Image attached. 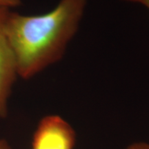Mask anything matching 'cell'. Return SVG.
Instances as JSON below:
<instances>
[{
  "instance_id": "obj_6",
  "label": "cell",
  "mask_w": 149,
  "mask_h": 149,
  "mask_svg": "<svg viewBox=\"0 0 149 149\" xmlns=\"http://www.w3.org/2000/svg\"><path fill=\"white\" fill-rule=\"evenodd\" d=\"M122 1L140 3V4L144 6L146 8H147L149 10V0H122Z\"/></svg>"
},
{
  "instance_id": "obj_1",
  "label": "cell",
  "mask_w": 149,
  "mask_h": 149,
  "mask_svg": "<svg viewBox=\"0 0 149 149\" xmlns=\"http://www.w3.org/2000/svg\"><path fill=\"white\" fill-rule=\"evenodd\" d=\"M86 5V0H60L53 10L39 15L9 11L6 31L19 77L30 79L62 58L77 33Z\"/></svg>"
},
{
  "instance_id": "obj_3",
  "label": "cell",
  "mask_w": 149,
  "mask_h": 149,
  "mask_svg": "<svg viewBox=\"0 0 149 149\" xmlns=\"http://www.w3.org/2000/svg\"><path fill=\"white\" fill-rule=\"evenodd\" d=\"M74 140V132L68 122L58 115H48L37 126L32 149H72Z\"/></svg>"
},
{
  "instance_id": "obj_5",
  "label": "cell",
  "mask_w": 149,
  "mask_h": 149,
  "mask_svg": "<svg viewBox=\"0 0 149 149\" xmlns=\"http://www.w3.org/2000/svg\"><path fill=\"white\" fill-rule=\"evenodd\" d=\"M126 149H149V144L144 142L134 143Z\"/></svg>"
},
{
  "instance_id": "obj_2",
  "label": "cell",
  "mask_w": 149,
  "mask_h": 149,
  "mask_svg": "<svg viewBox=\"0 0 149 149\" xmlns=\"http://www.w3.org/2000/svg\"><path fill=\"white\" fill-rule=\"evenodd\" d=\"M10 8L0 7V117L8 114V102L13 86L18 77L17 64L6 31Z\"/></svg>"
},
{
  "instance_id": "obj_4",
  "label": "cell",
  "mask_w": 149,
  "mask_h": 149,
  "mask_svg": "<svg viewBox=\"0 0 149 149\" xmlns=\"http://www.w3.org/2000/svg\"><path fill=\"white\" fill-rule=\"evenodd\" d=\"M22 3L21 0H0L1 8H11L17 7Z\"/></svg>"
},
{
  "instance_id": "obj_7",
  "label": "cell",
  "mask_w": 149,
  "mask_h": 149,
  "mask_svg": "<svg viewBox=\"0 0 149 149\" xmlns=\"http://www.w3.org/2000/svg\"><path fill=\"white\" fill-rule=\"evenodd\" d=\"M0 149H11V148L4 139H0Z\"/></svg>"
}]
</instances>
